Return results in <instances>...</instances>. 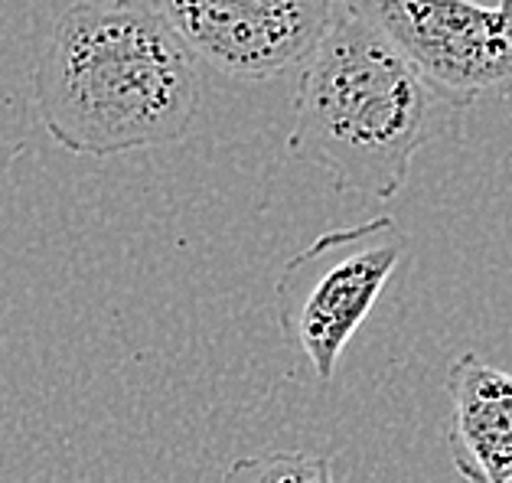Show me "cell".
Listing matches in <instances>:
<instances>
[{"label": "cell", "instance_id": "cell-1", "mask_svg": "<svg viewBox=\"0 0 512 483\" xmlns=\"http://www.w3.org/2000/svg\"><path fill=\"white\" fill-rule=\"evenodd\" d=\"M460 108L405 59L366 0H333L294 98L291 154L323 167L346 193L392 200L411 160L451 134Z\"/></svg>", "mask_w": 512, "mask_h": 483}, {"label": "cell", "instance_id": "cell-2", "mask_svg": "<svg viewBox=\"0 0 512 483\" xmlns=\"http://www.w3.org/2000/svg\"><path fill=\"white\" fill-rule=\"evenodd\" d=\"M33 98L59 147L118 157L183 141L199 111V76L151 7L72 4L36 63Z\"/></svg>", "mask_w": 512, "mask_h": 483}, {"label": "cell", "instance_id": "cell-3", "mask_svg": "<svg viewBox=\"0 0 512 483\" xmlns=\"http://www.w3.org/2000/svg\"><path fill=\"white\" fill-rule=\"evenodd\" d=\"M408 242L392 216L333 229L287 258L274 284V317L297 363L330 382L343 350L376 307Z\"/></svg>", "mask_w": 512, "mask_h": 483}, {"label": "cell", "instance_id": "cell-4", "mask_svg": "<svg viewBox=\"0 0 512 483\" xmlns=\"http://www.w3.org/2000/svg\"><path fill=\"white\" fill-rule=\"evenodd\" d=\"M193 59L232 79H281L304 66L333 0H151Z\"/></svg>", "mask_w": 512, "mask_h": 483}, {"label": "cell", "instance_id": "cell-5", "mask_svg": "<svg viewBox=\"0 0 512 483\" xmlns=\"http://www.w3.org/2000/svg\"><path fill=\"white\" fill-rule=\"evenodd\" d=\"M385 36L454 105L512 82V0H366Z\"/></svg>", "mask_w": 512, "mask_h": 483}, {"label": "cell", "instance_id": "cell-6", "mask_svg": "<svg viewBox=\"0 0 512 483\" xmlns=\"http://www.w3.org/2000/svg\"><path fill=\"white\" fill-rule=\"evenodd\" d=\"M447 448L467 483H512V373L477 353H460L447 369Z\"/></svg>", "mask_w": 512, "mask_h": 483}, {"label": "cell", "instance_id": "cell-7", "mask_svg": "<svg viewBox=\"0 0 512 483\" xmlns=\"http://www.w3.org/2000/svg\"><path fill=\"white\" fill-rule=\"evenodd\" d=\"M222 483H336L330 454L274 451L235 457Z\"/></svg>", "mask_w": 512, "mask_h": 483}]
</instances>
